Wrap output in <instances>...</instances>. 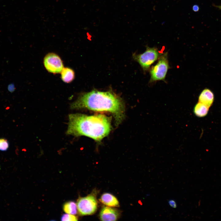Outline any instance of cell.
Returning a JSON list of instances; mask_svg holds the SVG:
<instances>
[{"mask_svg":"<svg viewBox=\"0 0 221 221\" xmlns=\"http://www.w3.org/2000/svg\"><path fill=\"white\" fill-rule=\"evenodd\" d=\"M70 107L74 109H86L110 112L113 115L117 125L122 122L125 117V108L122 100L110 91L93 90L84 93L72 103Z\"/></svg>","mask_w":221,"mask_h":221,"instance_id":"6da1fadb","label":"cell"},{"mask_svg":"<svg viewBox=\"0 0 221 221\" xmlns=\"http://www.w3.org/2000/svg\"><path fill=\"white\" fill-rule=\"evenodd\" d=\"M68 118L67 134L76 137L84 136L100 142L112 129L111 118L104 115L71 114Z\"/></svg>","mask_w":221,"mask_h":221,"instance_id":"7a4b0ae2","label":"cell"},{"mask_svg":"<svg viewBox=\"0 0 221 221\" xmlns=\"http://www.w3.org/2000/svg\"><path fill=\"white\" fill-rule=\"evenodd\" d=\"M169 68L168 54L164 53L159 56L157 63L150 69V82L164 80Z\"/></svg>","mask_w":221,"mask_h":221,"instance_id":"3957f363","label":"cell"},{"mask_svg":"<svg viewBox=\"0 0 221 221\" xmlns=\"http://www.w3.org/2000/svg\"><path fill=\"white\" fill-rule=\"evenodd\" d=\"M78 212L81 216L94 214L97 208L96 195L91 193L84 197H79L77 201Z\"/></svg>","mask_w":221,"mask_h":221,"instance_id":"277c9868","label":"cell"},{"mask_svg":"<svg viewBox=\"0 0 221 221\" xmlns=\"http://www.w3.org/2000/svg\"><path fill=\"white\" fill-rule=\"evenodd\" d=\"M159 56V52L156 48L149 47H146V50L143 53L133 54L134 59L139 64L144 71L149 69Z\"/></svg>","mask_w":221,"mask_h":221,"instance_id":"5b68a950","label":"cell"},{"mask_svg":"<svg viewBox=\"0 0 221 221\" xmlns=\"http://www.w3.org/2000/svg\"><path fill=\"white\" fill-rule=\"evenodd\" d=\"M44 64L47 71L52 73H60L64 68L61 59L54 53H50L46 55L44 58Z\"/></svg>","mask_w":221,"mask_h":221,"instance_id":"8992f818","label":"cell"},{"mask_svg":"<svg viewBox=\"0 0 221 221\" xmlns=\"http://www.w3.org/2000/svg\"><path fill=\"white\" fill-rule=\"evenodd\" d=\"M120 213L115 208L109 207H103L99 214V217L102 221H116L118 219Z\"/></svg>","mask_w":221,"mask_h":221,"instance_id":"52a82bcc","label":"cell"},{"mask_svg":"<svg viewBox=\"0 0 221 221\" xmlns=\"http://www.w3.org/2000/svg\"><path fill=\"white\" fill-rule=\"evenodd\" d=\"M214 100V95L213 92L209 89L205 88L200 94L199 102L203 103L209 108L211 106Z\"/></svg>","mask_w":221,"mask_h":221,"instance_id":"ba28073f","label":"cell"},{"mask_svg":"<svg viewBox=\"0 0 221 221\" xmlns=\"http://www.w3.org/2000/svg\"><path fill=\"white\" fill-rule=\"evenodd\" d=\"M100 200L103 204L108 206H119V203L117 198L109 193H105L103 194L100 197Z\"/></svg>","mask_w":221,"mask_h":221,"instance_id":"9c48e42d","label":"cell"},{"mask_svg":"<svg viewBox=\"0 0 221 221\" xmlns=\"http://www.w3.org/2000/svg\"><path fill=\"white\" fill-rule=\"evenodd\" d=\"M209 108L206 105L198 102L194 107V113L198 117H204L207 114Z\"/></svg>","mask_w":221,"mask_h":221,"instance_id":"30bf717a","label":"cell"},{"mask_svg":"<svg viewBox=\"0 0 221 221\" xmlns=\"http://www.w3.org/2000/svg\"><path fill=\"white\" fill-rule=\"evenodd\" d=\"M61 73V79L66 83H70L74 79V72L72 69L69 68H64Z\"/></svg>","mask_w":221,"mask_h":221,"instance_id":"8fae6325","label":"cell"},{"mask_svg":"<svg viewBox=\"0 0 221 221\" xmlns=\"http://www.w3.org/2000/svg\"><path fill=\"white\" fill-rule=\"evenodd\" d=\"M63 209L65 212L68 214L76 215L78 212L77 204L72 201L65 203L63 205Z\"/></svg>","mask_w":221,"mask_h":221,"instance_id":"7c38bea8","label":"cell"},{"mask_svg":"<svg viewBox=\"0 0 221 221\" xmlns=\"http://www.w3.org/2000/svg\"><path fill=\"white\" fill-rule=\"evenodd\" d=\"M60 220L68 221H77L78 220V218L74 215L67 213L62 215L60 218Z\"/></svg>","mask_w":221,"mask_h":221,"instance_id":"4fadbf2b","label":"cell"},{"mask_svg":"<svg viewBox=\"0 0 221 221\" xmlns=\"http://www.w3.org/2000/svg\"><path fill=\"white\" fill-rule=\"evenodd\" d=\"M9 146V144L7 141L4 138L0 139V150L5 151L7 150Z\"/></svg>","mask_w":221,"mask_h":221,"instance_id":"5bb4252c","label":"cell"},{"mask_svg":"<svg viewBox=\"0 0 221 221\" xmlns=\"http://www.w3.org/2000/svg\"><path fill=\"white\" fill-rule=\"evenodd\" d=\"M168 203L171 207L173 208H176L177 207V204L175 201L173 200H171L168 201Z\"/></svg>","mask_w":221,"mask_h":221,"instance_id":"9a60e30c","label":"cell"},{"mask_svg":"<svg viewBox=\"0 0 221 221\" xmlns=\"http://www.w3.org/2000/svg\"><path fill=\"white\" fill-rule=\"evenodd\" d=\"M199 7L198 5H195L193 6L192 7V10L194 12H197L199 11Z\"/></svg>","mask_w":221,"mask_h":221,"instance_id":"2e32d148","label":"cell"},{"mask_svg":"<svg viewBox=\"0 0 221 221\" xmlns=\"http://www.w3.org/2000/svg\"><path fill=\"white\" fill-rule=\"evenodd\" d=\"M220 9H221V6L220 7Z\"/></svg>","mask_w":221,"mask_h":221,"instance_id":"e0dca14e","label":"cell"}]
</instances>
